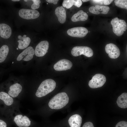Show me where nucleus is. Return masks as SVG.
Wrapping results in <instances>:
<instances>
[{"mask_svg": "<svg viewBox=\"0 0 127 127\" xmlns=\"http://www.w3.org/2000/svg\"><path fill=\"white\" fill-rule=\"evenodd\" d=\"M69 99L67 94L64 92L57 94L50 100L48 106L53 109H61L68 103Z\"/></svg>", "mask_w": 127, "mask_h": 127, "instance_id": "1", "label": "nucleus"}, {"mask_svg": "<svg viewBox=\"0 0 127 127\" xmlns=\"http://www.w3.org/2000/svg\"><path fill=\"white\" fill-rule=\"evenodd\" d=\"M56 83L51 79H46L40 84L36 93V96L41 97L45 96L52 91L55 88Z\"/></svg>", "mask_w": 127, "mask_h": 127, "instance_id": "2", "label": "nucleus"}, {"mask_svg": "<svg viewBox=\"0 0 127 127\" xmlns=\"http://www.w3.org/2000/svg\"><path fill=\"white\" fill-rule=\"evenodd\" d=\"M114 33L117 36H120L122 35L127 28V24L123 20L115 17L113 19L111 22Z\"/></svg>", "mask_w": 127, "mask_h": 127, "instance_id": "3", "label": "nucleus"}, {"mask_svg": "<svg viewBox=\"0 0 127 127\" xmlns=\"http://www.w3.org/2000/svg\"><path fill=\"white\" fill-rule=\"evenodd\" d=\"M72 55L77 56L83 55L88 57L92 56L93 54L92 49L90 48L85 46H77L72 49L71 52Z\"/></svg>", "mask_w": 127, "mask_h": 127, "instance_id": "4", "label": "nucleus"}, {"mask_svg": "<svg viewBox=\"0 0 127 127\" xmlns=\"http://www.w3.org/2000/svg\"><path fill=\"white\" fill-rule=\"evenodd\" d=\"M106 78L103 74H97L95 75L90 80L88 83L89 86L91 88H95L102 87L105 83Z\"/></svg>", "mask_w": 127, "mask_h": 127, "instance_id": "5", "label": "nucleus"}, {"mask_svg": "<svg viewBox=\"0 0 127 127\" xmlns=\"http://www.w3.org/2000/svg\"><path fill=\"white\" fill-rule=\"evenodd\" d=\"M19 14L22 18L27 20L33 19L38 17L40 15L39 12L35 10L23 8L19 11Z\"/></svg>", "mask_w": 127, "mask_h": 127, "instance_id": "6", "label": "nucleus"}, {"mask_svg": "<svg viewBox=\"0 0 127 127\" xmlns=\"http://www.w3.org/2000/svg\"><path fill=\"white\" fill-rule=\"evenodd\" d=\"M67 32L69 35L72 37H83L85 36L87 34L88 31L85 27H78L68 29Z\"/></svg>", "mask_w": 127, "mask_h": 127, "instance_id": "7", "label": "nucleus"}, {"mask_svg": "<svg viewBox=\"0 0 127 127\" xmlns=\"http://www.w3.org/2000/svg\"><path fill=\"white\" fill-rule=\"evenodd\" d=\"M105 51L108 54L109 57L111 58L115 59L120 56V52L119 49L115 44L113 43L107 44L105 47Z\"/></svg>", "mask_w": 127, "mask_h": 127, "instance_id": "8", "label": "nucleus"}, {"mask_svg": "<svg viewBox=\"0 0 127 127\" xmlns=\"http://www.w3.org/2000/svg\"><path fill=\"white\" fill-rule=\"evenodd\" d=\"M35 54L33 48L31 46L29 47L19 55L17 60L18 61L22 60L25 61H29L33 58Z\"/></svg>", "mask_w": 127, "mask_h": 127, "instance_id": "9", "label": "nucleus"}, {"mask_svg": "<svg viewBox=\"0 0 127 127\" xmlns=\"http://www.w3.org/2000/svg\"><path fill=\"white\" fill-rule=\"evenodd\" d=\"M49 43L46 40L42 41L36 46L35 50V55L38 57H42L48 52Z\"/></svg>", "mask_w": 127, "mask_h": 127, "instance_id": "10", "label": "nucleus"}, {"mask_svg": "<svg viewBox=\"0 0 127 127\" xmlns=\"http://www.w3.org/2000/svg\"><path fill=\"white\" fill-rule=\"evenodd\" d=\"M72 65V63L70 60L63 59L59 60L54 65V68L58 71L66 70L70 69Z\"/></svg>", "mask_w": 127, "mask_h": 127, "instance_id": "11", "label": "nucleus"}, {"mask_svg": "<svg viewBox=\"0 0 127 127\" xmlns=\"http://www.w3.org/2000/svg\"><path fill=\"white\" fill-rule=\"evenodd\" d=\"M14 121L17 125L19 127H28L31 124V121L29 118L26 116L21 115H16L14 119Z\"/></svg>", "mask_w": 127, "mask_h": 127, "instance_id": "12", "label": "nucleus"}, {"mask_svg": "<svg viewBox=\"0 0 127 127\" xmlns=\"http://www.w3.org/2000/svg\"><path fill=\"white\" fill-rule=\"evenodd\" d=\"M11 28L8 25L4 23L0 24V36L4 39H8L11 35Z\"/></svg>", "mask_w": 127, "mask_h": 127, "instance_id": "13", "label": "nucleus"}, {"mask_svg": "<svg viewBox=\"0 0 127 127\" xmlns=\"http://www.w3.org/2000/svg\"><path fill=\"white\" fill-rule=\"evenodd\" d=\"M82 122L81 117L78 114H75L71 116L68 121L70 127H80Z\"/></svg>", "mask_w": 127, "mask_h": 127, "instance_id": "14", "label": "nucleus"}, {"mask_svg": "<svg viewBox=\"0 0 127 127\" xmlns=\"http://www.w3.org/2000/svg\"><path fill=\"white\" fill-rule=\"evenodd\" d=\"M55 12L59 21L61 24L64 23L65 22L66 18L65 8L63 6L58 7L56 8Z\"/></svg>", "mask_w": 127, "mask_h": 127, "instance_id": "15", "label": "nucleus"}, {"mask_svg": "<svg viewBox=\"0 0 127 127\" xmlns=\"http://www.w3.org/2000/svg\"><path fill=\"white\" fill-rule=\"evenodd\" d=\"M18 38L20 40L17 41L19 43L18 47L19 48L23 49L27 47L31 42V39L29 37H26L24 35L22 37L20 35H19Z\"/></svg>", "mask_w": 127, "mask_h": 127, "instance_id": "16", "label": "nucleus"}, {"mask_svg": "<svg viewBox=\"0 0 127 127\" xmlns=\"http://www.w3.org/2000/svg\"><path fill=\"white\" fill-rule=\"evenodd\" d=\"M9 89L8 92L9 95L15 98L17 97L21 92L22 87L20 84L16 83L11 85Z\"/></svg>", "mask_w": 127, "mask_h": 127, "instance_id": "17", "label": "nucleus"}, {"mask_svg": "<svg viewBox=\"0 0 127 127\" xmlns=\"http://www.w3.org/2000/svg\"><path fill=\"white\" fill-rule=\"evenodd\" d=\"M88 17V15L86 13L82 10H80L72 16L71 20L73 22L84 21L87 20Z\"/></svg>", "mask_w": 127, "mask_h": 127, "instance_id": "18", "label": "nucleus"}, {"mask_svg": "<svg viewBox=\"0 0 127 127\" xmlns=\"http://www.w3.org/2000/svg\"><path fill=\"white\" fill-rule=\"evenodd\" d=\"M119 107L122 108L127 107V93H123L118 98L116 101Z\"/></svg>", "mask_w": 127, "mask_h": 127, "instance_id": "19", "label": "nucleus"}, {"mask_svg": "<svg viewBox=\"0 0 127 127\" xmlns=\"http://www.w3.org/2000/svg\"><path fill=\"white\" fill-rule=\"evenodd\" d=\"M82 4L81 0H64L63 2L62 5L63 7L68 9L71 7L73 5L79 7Z\"/></svg>", "mask_w": 127, "mask_h": 127, "instance_id": "20", "label": "nucleus"}, {"mask_svg": "<svg viewBox=\"0 0 127 127\" xmlns=\"http://www.w3.org/2000/svg\"><path fill=\"white\" fill-rule=\"evenodd\" d=\"M0 99L2 100L7 105L10 106L13 102V99L7 93L4 92H0Z\"/></svg>", "mask_w": 127, "mask_h": 127, "instance_id": "21", "label": "nucleus"}, {"mask_svg": "<svg viewBox=\"0 0 127 127\" xmlns=\"http://www.w3.org/2000/svg\"><path fill=\"white\" fill-rule=\"evenodd\" d=\"M8 46L6 45L2 46L0 48V63L4 62L6 59L9 52Z\"/></svg>", "mask_w": 127, "mask_h": 127, "instance_id": "22", "label": "nucleus"}, {"mask_svg": "<svg viewBox=\"0 0 127 127\" xmlns=\"http://www.w3.org/2000/svg\"><path fill=\"white\" fill-rule=\"evenodd\" d=\"M115 5L121 8L127 9V0H115L114 1Z\"/></svg>", "mask_w": 127, "mask_h": 127, "instance_id": "23", "label": "nucleus"}, {"mask_svg": "<svg viewBox=\"0 0 127 127\" xmlns=\"http://www.w3.org/2000/svg\"><path fill=\"white\" fill-rule=\"evenodd\" d=\"M95 7L99 11H102L100 13L103 14H107L110 10L109 7L107 6L96 5Z\"/></svg>", "mask_w": 127, "mask_h": 127, "instance_id": "24", "label": "nucleus"}, {"mask_svg": "<svg viewBox=\"0 0 127 127\" xmlns=\"http://www.w3.org/2000/svg\"><path fill=\"white\" fill-rule=\"evenodd\" d=\"M33 3L31 6V8L33 10L38 9L40 7L39 4L41 3V1L40 0H32Z\"/></svg>", "mask_w": 127, "mask_h": 127, "instance_id": "25", "label": "nucleus"}, {"mask_svg": "<svg viewBox=\"0 0 127 127\" xmlns=\"http://www.w3.org/2000/svg\"><path fill=\"white\" fill-rule=\"evenodd\" d=\"M89 10L90 12L94 14H98L100 13V12L94 6L90 7Z\"/></svg>", "mask_w": 127, "mask_h": 127, "instance_id": "26", "label": "nucleus"}, {"mask_svg": "<svg viewBox=\"0 0 127 127\" xmlns=\"http://www.w3.org/2000/svg\"><path fill=\"white\" fill-rule=\"evenodd\" d=\"M115 127H127V122L124 121L119 122L116 124Z\"/></svg>", "mask_w": 127, "mask_h": 127, "instance_id": "27", "label": "nucleus"}, {"mask_svg": "<svg viewBox=\"0 0 127 127\" xmlns=\"http://www.w3.org/2000/svg\"><path fill=\"white\" fill-rule=\"evenodd\" d=\"M82 127H94L93 124L91 122H87L85 123Z\"/></svg>", "mask_w": 127, "mask_h": 127, "instance_id": "28", "label": "nucleus"}, {"mask_svg": "<svg viewBox=\"0 0 127 127\" xmlns=\"http://www.w3.org/2000/svg\"><path fill=\"white\" fill-rule=\"evenodd\" d=\"M0 127H7L6 123L3 120L0 119Z\"/></svg>", "mask_w": 127, "mask_h": 127, "instance_id": "29", "label": "nucleus"}, {"mask_svg": "<svg viewBox=\"0 0 127 127\" xmlns=\"http://www.w3.org/2000/svg\"><path fill=\"white\" fill-rule=\"evenodd\" d=\"M46 1L49 3H53L54 4H56L57 3L59 0H46Z\"/></svg>", "mask_w": 127, "mask_h": 127, "instance_id": "30", "label": "nucleus"}, {"mask_svg": "<svg viewBox=\"0 0 127 127\" xmlns=\"http://www.w3.org/2000/svg\"><path fill=\"white\" fill-rule=\"evenodd\" d=\"M113 1V0H104L103 4L105 5H108L110 4Z\"/></svg>", "mask_w": 127, "mask_h": 127, "instance_id": "31", "label": "nucleus"}, {"mask_svg": "<svg viewBox=\"0 0 127 127\" xmlns=\"http://www.w3.org/2000/svg\"><path fill=\"white\" fill-rule=\"evenodd\" d=\"M104 0H92V1L94 2L97 3H99L101 4H102Z\"/></svg>", "mask_w": 127, "mask_h": 127, "instance_id": "32", "label": "nucleus"}, {"mask_svg": "<svg viewBox=\"0 0 127 127\" xmlns=\"http://www.w3.org/2000/svg\"><path fill=\"white\" fill-rule=\"evenodd\" d=\"M82 1L83 2H86L88 1H89V0H82Z\"/></svg>", "mask_w": 127, "mask_h": 127, "instance_id": "33", "label": "nucleus"}, {"mask_svg": "<svg viewBox=\"0 0 127 127\" xmlns=\"http://www.w3.org/2000/svg\"><path fill=\"white\" fill-rule=\"evenodd\" d=\"M12 0V1H20V0Z\"/></svg>", "mask_w": 127, "mask_h": 127, "instance_id": "34", "label": "nucleus"}, {"mask_svg": "<svg viewBox=\"0 0 127 127\" xmlns=\"http://www.w3.org/2000/svg\"><path fill=\"white\" fill-rule=\"evenodd\" d=\"M24 1H25V2H27V1L28 0H24Z\"/></svg>", "mask_w": 127, "mask_h": 127, "instance_id": "35", "label": "nucleus"}, {"mask_svg": "<svg viewBox=\"0 0 127 127\" xmlns=\"http://www.w3.org/2000/svg\"><path fill=\"white\" fill-rule=\"evenodd\" d=\"M18 48H17V50H18Z\"/></svg>", "mask_w": 127, "mask_h": 127, "instance_id": "36", "label": "nucleus"}]
</instances>
